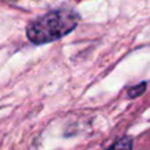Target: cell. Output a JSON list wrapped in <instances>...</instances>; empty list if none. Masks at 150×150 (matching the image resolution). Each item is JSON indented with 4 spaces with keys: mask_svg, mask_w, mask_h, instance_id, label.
<instances>
[{
    "mask_svg": "<svg viewBox=\"0 0 150 150\" xmlns=\"http://www.w3.org/2000/svg\"><path fill=\"white\" fill-rule=\"evenodd\" d=\"M133 149V142L130 138H121L117 142H114L108 150H132Z\"/></svg>",
    "mask_w": 150,
    "mask_h": 150,
    "instance_id": "cell-2",
    "label": "cell"
},
{
    "mask_svg": "<svg viewBox=\"0 0 150 150\" xmlns=\"http://www.w3.org/2000/svg\"><path fill=\"white\" fill-rule=\"evenodd\" d=\"M12 1H16V0H12Z\"/></svg>",
    "mask_w": 150,
    "mask_h": 150,
    "instance_id": "cell-4",
    "label": "cell"
},
{
    "mask_svg": "<svg viewBox=\"0 0 150 150\" xmlns=\"http://www.w3.org/2000/svg\"><path fill=\"white\" fill-rule=\"evenodd\" d=\"M79 15L71 9H59L31 21L27 36L35 44H47L73 31L79 24Z\"/></svg>",
    "mask_w": 150,
    "mask_h": 150,
    "instance_id": "cell-1",
    "label": "cell"
},
{
    "mask_svg": "<svg viewBox=\"0 0 150 150\" xmlns=\"http://www.w3.org/2000/svg\"><path fill=\"white\" fill-rule=\"evenodd\" d=\"M145 89H146V84H145V82H142V84L136 85V86H133L132 89H129V91H127V96L130 97V98H134V97H138L139 94L144 93Z\"/></svg>",
    "mask_w": 150,
    "mask_h": 150,
    "instance_id": "cell-3",
    "label": "cell"
}]
</instances>
